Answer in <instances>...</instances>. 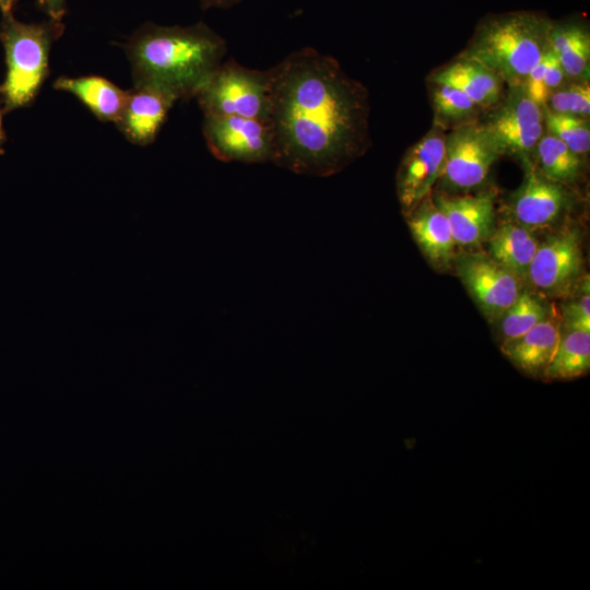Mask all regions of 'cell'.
Here are the masks:
<instances>
[{
	"label": "cell",
	"mask_w": 590,
	"mask_h": 590,
	"mask_svg": "<svg viewBox=\"0 0 590 590\" xmlns=\"http://www.w3.org/2000/svg\"><path fill=\"white\" fill-rule=\"evenodd\" d=\"M522 185L512 197L515 221L533 231L554 224L567 205V194L562 184L544 177L535 166L527 163Z\"/></svg>",
	"instance_id": "4fadbf2b"
},
{
	"label": "cell",
	"mask_w": 590,
	"mask_h": 590,
	"mask_svg": "<svg viewBox=\"0 0 590 590\" xmlns=\"http://www.w3.org/2000/svg\"><path fill=\"white\" fill-rule=\"evenodd\" d=\"M564 328L590 331L589 276L583 279L578 298L570 300L563 309Z\"/></svg>",
	"instance_id": "83f0119b"
},
{
	"label": "cell",
	"mask_w": 590,
	"mask_h": 590,
	"mask_svg": "<svg viewBox=\"0 0 590 590\" xmlns=\"http://www.w3.org/2000/svg\"><path fill=\"white\" fill-rule=\"evenodd\" d=\"M445 129H432L404 153L397 173V194L404 215L411 213L439 179L445 160Z\"/></svg>",
	"instance_id": "8fae6325"
},
{
	"label": "cell",
	"mask_w": 590,
	"mask_h": 590,
	"mask_svg": "<svg viewBox=\"0 0 590 590\" xmlns=\"http://www.w3.org/2000/svg\"><path fill=\"white\" fill-rule=\"evenodd\" d=\"M178 99L168 92L152 86H133L128 91L117 128L133 144L152 143L168 111Z\"/></svg>",
	"instance_id": "5bb4252c"
},
{
	"label": "cell",
	"mask_w": 590,
	"mask_h": 590,
	"mask_svg": "<svg viewBox=\"0 0 590 590\" xmlns=\"http://www.w3.org/2000/svg\"><path fill=\"white\" fill-rule=\"evenodd\" d=\"M559 334V324L548 316L521 337L503 343L500 350L520 373L542 379L556 350Z\"/></svg>",
	"instance_id": "e0dca14e"
},
{
	"label": "cell",
	"mask_w": 590,
	"mask_h": 590,
	"mask_svg": "<svg viewBox=\"0 0 590 590\" xmlns=\"http://www.w3.org/2000/svg\"><path fill=\"white\" fill-rule=\"evenodd\" d=\"M550 47L557 57L565 75L588 81L590 68V35L578 21L552 22Z\"/></svg>",
	"instance_id": "ffe728a7"
},
{
	"label": "cell",
	"mask_w": 590,
	"mask_h": 590,
	"mask_svg": "<svg viewBox=\"0 0 590 590\" xmlns=\"http://www.w3.org/2000/svg\"><path fill=\"white\" fill-rule=\"evenodd\" d=\"M536 169L547 179L574 182L581 170V156L551 133L543 134L535 148Z\"/></svg>",
	"instance_id": "7402d4cb"
},
{
	"label": "cell",
	"mask_w": 590,
	"mask_h": 590,
	"mask_svg": "<svg viewBox=\"0 0 590 590\" xmlns=\"http://www.w3.org/2000/svg\"><path fill=\"white\" fill-rule=\"evenodd\" d=\"M434 123L444 129L475 120L480 107L463 92L445 83L429 82Z\"/></svg>",
	"instance_id": "603a6c76"
},
{
	"label": "cell",
	"mask_w": 590,
	"mask_h": 590,
	"mask_svg": "<svg viewBox=\"0 0 590 590\" xmlns=\"http://www.w3.org/2000/svg\"><path fill=\"white\" fill-rule=\"evenodd\" d=\"M411 234L436 269H445L456 259V241L448 219L427 196L411 213L405 215Z\"/></svg>",
	"instance_id": "9a60e30c"
},
{
	"label": "cell",
	"mask_w": 590,
	"mask_h": 590,
	"mask_svg": "<svg viewBox=\"0 0 590 590\" xmlns=\"http://www.w3.org/2000/svg\"><path fill=\"white\" fill-rule=\"evenodd\" d=\"M482 122L502 155L529 163L530 154L544 133V107L533 102L522 85L509 87Z\"/></svg>",
	"instance_id": "8992f818"
},
{
	"label": "cell",
	"mask_w": 590,
	"mask_h": 590,
	"mask_svg": "<svg viewBox=\"0 0 590 590\" xmlns=\"http://www.w3.org/2000/svg\"><path fill=\"white\" fill-rule=\"evenodd\" d=\"M547 132L558 138L573 152L582 156L590 150V125L588 118L558 114L544 107Z\"/></svg>",
	"instance_id": "d4e9b609"
},
{
	"label": "cell",
	"mask_w": 590,
	"mask_h": 590,
	"mask_svg": "<svg viewBox=\"0 0 590 590\" xmlns=\"http://www.w3.org/2000/svg\"><path fill=\"white\" fill-rule=\"evenodd\" d=\"M38 4L51 21L61 22L66 12V0H38Z\"/></svg>",
	"instance_id": "f1b7e54d"
},
{
	"label": "cell",
	"mask_w": 590,
	"mask_h": 590,
	"mask_svg": "<svg viewBox=\"0 0 590 590\" xmlns=\"http://www.w3.org/2000/svg\"><path fill=\"white\" fill-rule=\"evenodd\" d=\"M133 86H152L178 101L194 98L224 61L226 40L204 23L191 26L146 24L125 45Z\"/></svg>",
	"instance_id": "7a4b0ae2"
},
{
	"label": "cell",
	"mask_w": 590,
	"mask_h": 590,
	"mask_svg": "<svg viewBox=\"0 0 590 590\" xmlns=\"http://www.w3.org/2000/svg\"><path fill=\"white\" fill-rule=\"evenodd\" d=\"M429 82L449 84L467 94L480 109H491L503 97L504 82L480 62L458 56L448 64L435 70Z\"/></svg>",
	"instance_id": "2e32d148"
},
{
	"label": "cell",
	"mask_w": 590,
	"mask_h": 590,
	"mask_svg": "<svg viewBox=\"0 0 590 590\" xmlns=\"http://www.w3.org/2000/svg\"><path fill=\"white\" fill-rule=\"evenodd\" d=\"M456 260L459 278L488 320L499 319L521 293V281L491 256L465 253Z\"/></svg>",
	"instance_id": "30bf717a"
},
{
	"label": "cell",
	"mask_w": 590,
	"mask_h": 590,
	"mask_svg": "<svg viewBox=\"0 0 590 590\" xmlns=\"http://www.w3.org/2000/svg\"><path fill=\"white\" fill-rule=\"evenodd\" d=\"M590 369V331L560 330L554 355L546 367L543 380H573Z\"/></svg>",
	"instance_id": "44dd1931"
},
{
	"label": "cell",
	"mask_w": 590,
	"mask_h": 590,
	"mask_svg": "<svg viewBox=\"0 0 590 590\" xmlns=\"http://www.w3.org/2000/svg\"><path fill=\"white\" fill-rule=\"evenodd\" d=\"M547 317V308L541 298L529 291H521L514 304L499 318L500 345L521 337Z\"/></svg>",
	"instance_id": "cb8c5ba5"
},
{
	"label": "cell",
	"mask_w": 590,
	"mask_h": 590,
	"mask_svg": "<svg viewBox=\"0 0 590 590\" xmlns=\"http://www.w3.org/2000/svg\"><path fill=\"white\" fill-rule=\"evenodd\" d=\"M495 194L492 191L475 194H434L435 204L450 224L457 245L475 247L487 241L495 225Z\"/></svg>",
	"instance_id": "7c38bea8"
},
{
	"label": "cell",
	"mask_w": 590,
	"mask_h": 590,
	"mask_svg": "<svg viewBox=\"0 0 590 590\" xmlns=\"http://www.w3.org/2000/svg\"><path fill=\"white\" fill-rule=\"evenodd\" d=\"M500 152L482 122L459 125L445 139V160L439 179L451 190H470L487 178Z\"/></svg>",
	"instance_id": "52a82bcc"
},
{
	"label": "cell",
	"mask_w": 590,
	"mask_h": 590,
	"mask_svg": "<svg viewBox=\"0 0 590 590\" xmlns=\"http://www.w3.org/2000/svg\"><path fill=\"white\" fill-rule=\"evenodd\" d=\"M564 78L562 66L550 49L530 71L522 86L533 102L545 107L550 95L559 87Z\"/></svg>",
	"instance_id": "484cf974"
},
{
	"label": "cell",
	"mask_w": 590,
	"mask_h": 590,
	"mask_svg": "<svg viewBox=\"0 0 590 590\" xmlns=\"http://www.w3.org/2000/svg\"><path fill=\"white\" fill-rule=\"evenodd\" d=\"M15 0H0V10L3 15L12 14Z\"/></svg>",
	"instance_id": "4dcf8cb0"
},
{
	"label": "cell",
	"mask_w": 590,
	"mask_h": 590,
	"mask_svg": "<svg viewBox=\"0 0 590 590\" xmlns=\"http://www.w3.org/2000/svg\"><path fill=\"white\" fill-rule=\"evenodd\" d=\"M582 271L580 233L564 227L538 245L527 280L550 296L568 294Z\"/></svg>",
	"instance_id": "9c48e42d"
},
{
	"label": "cell",
	"mask_w": 590,
	"mask_h": 590,
	"mask_svg": "<svg viewBox=\"0 0 590 590\" xmlns=\"http://www.w3.org/2000/svg\"><path fill=\"white\" fill-rule=\"evenodd\" d=\"M489 255L520 281L527 280L539 241L532 231L515 222L495 227L487 239Z\"/></svg>",
	"instance_id": "d6986e66"
},
{
	"label": "cell",
	"mask_w": 590,
	"mask_h": 590,
	"mask_svg": "<svg viewBox=\"0 0 590 590\" xmlns=\"http://www.w3.org/2000/svg\"><path fill=\"white\" fill-rule=\"evenodd\" d=\"M551 25L552 21L538 12L488 15L480 21L461 56L485 66L509 87L523 85L551 49Z\"/></svg>",
	"instance_id": "3957f363"
},
{
	"label": "cell",
	"mask_w": 590,
	"mask_h": 590,
	"mask_svg": "<svg viewBox=\"0 0 590 590\" xmlns=\"http://www.w3.org/2000/svg\"><path fill=\"white\" fill-rule=\"evenodd\" d=\"M202 131L210 152L223 162L272 163L273 134L268 121L204 115Z\"/></svg>",
	"instance_id": "ba28073f"
},
{
	"label": "cell",
	"mask_w": 590,
	"mask_h": 590,
	"mask_svg": "<svg viewBox=\"0 0 590 590\" xmlns=\"http://www.w3.org/2000/svg\"><path fill=\"white\" fill-rule=\"evenodd\" d=\"M60 22L26 24L12 14L3 15L0 39L7 72L0 84L2 113L30 106L49 75L51 44L62 33Z\"/></svg>",
	"instance_id": "277c9868"
},
{
	"label": "cell",
	"mask_w": 590,
	"mask_h": 590,
	"mask_svg": "<svg viewBox=\"0 0 590 590\" xmlns=\"http://www.w3.org/2000/svg\"><path fill=\"white\" fill-rule=\"evenodd\" d=\"M197 1L200 3V5L203 9H210V8L227 9L240 2V0H197Z\"/></svg>",
	"instance_id": "f546056e"
},
{
	"label": "cell",
	"mask_w": 590,
	"mask_h": 590,
	"mask_svg": "<svg viewBox=\"0 0 590 590\" xmlns=\"http://www.w3.org/2000/svg\"><path fill=\"white\" fill-rule=\"evenodd\" d=\"M2 110H0V153L2 152V146L5 142V132L2 126V117H1Z\"/></svg>",
	"instance_id": "1f68e13d"
},
{
	"label": "cell",
	"mask_w": 590,
	"mask_h": 590,
	"mask_svg": "<svg viewBox=\"0 0 590 590\" xmlns=\"http://www.w3.org/2000/svg\"><path fill=\"white\" fill-rule=\"evenodd\" d=\"M54 87L68 92L81 101L101 121L117 122L128 91L121 90L113 82L95 75L67 78L60 76Z\"/></svg>",
	"instance_id": "ac0fdd59"
},
{
	"label": "cell",
	"mask_w": 590,
	"mask_h": 590,
	"mask_svg": "<svg viewBox=\"0 0 590 590\" xmlns=\"http://www.w3.org/2000/svg\"><path fill=\"white\" fill-rule=\"evenodd\" d=\"M554 113L588 118L590 114V85L581 81L554 91L545 105Z\"/></svg>",
	"instance_id": "4316f807"
},
{
	"label": "cell",
	"mask_w": 590,
	"mask_h": 590,
	"mask_svg": "<svg viewBox=\"0 0 590 590\" xmlns=\"http://www.w3.org/2000/svg\"><path fill=\"white\" fill-rule=\"evenodd\" d=\"M269 73L273 164L298 175L329 177L367 152L369 93L338 60L305 47Z\"/></svg>",
	"instance_id": "6da1fadb"
},
{
	"label": "cell",
	"mask_w": 590,
	"mask_h": 590,
	"mask_svg": "<svg viewBox=\"0 0 590 590\" xmlns=\"http://www.w3.org/2000/svg\"><path fill=\"white\" fill-rule=\"evenodd\" d=\"M204 115L239 116L270 122L269 70L247 68L224 60L194 97Z\"/></svg>",
	"instance_id": "5b68a950"
}]
</instances>
